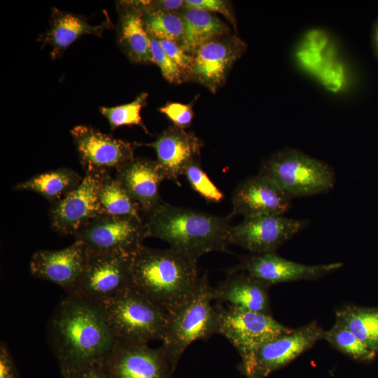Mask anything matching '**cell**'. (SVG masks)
Segmentation results:
<instances>
[{
    "instance_id": "obj_27",
    "label": "cell",
    "mask_w": 378,
    "mask_h": 378,
    "mask_svg": "<svg viewBox=\"0 0 378 378\" xmlns=\"http://www.w3.org/2000/svg\"><path fill=\"white\" fill-rule=\"evenodd\" d=\"M98 198L106 214L143 220L139 205L131 197L116 177L111 176L110 174L100 176Z\"/></svg>"
},
{
    "instance_id": "obj_26",
    "label": "cell",
    "mask_w": 378,
    "mask_h": 378,
    "mask_svg": "<svg viewBox=\"0 0 378 378\" xmlns=\"http://www.w3.org/2000/svg\"><path fill=\"white\" fill-rule=\"evenodd\" d=\"M340 321L360 341L372 350L378 351V308H363L346 305L336 310Z\"/></svg>"
},
{
    "instance_id": "obj_11",
    "label": "cell",
    "mask_w": 378,
    "mask_h": 378,
    "mask_svg": "<svg viewBox=\"0 0 378 378\" xmlns=\"http://www.w3.org/2000/svg\"><path fill=\"white\" fill-rule=\"evenodd\" d=\"M71 134L85 173L108 174L132 161L138 142L131 143L104 134L89 125H77Z\"/></svg>"
},
{
    "instance_id": "obj_34",
    "label": "cell",
    "mask_w": 378,
    "mask_h": 378,
    "mask_svg": "<svg viewBox=\"0 0 378 378\" xmlns=\"http://www.w3.org/2000/svg\"><path fill=\"white\" fill-rule=\"evenodd\" d=\"M185 8H197L208 12L220 13L234 27L236 21L233 17L229 3L223 0H185Z\"/></svg>"
},
{
    "instance_id": "obj_31",
    "label": "cell",
    "mask_w": 378,
    "mask_h": 378,
    "mask_svg": "<svg viewBox=\"0 0 378 378\" xmlns=\"http://www.w3.org/2000/svg\"><path fill=\"white\" fill-rule=\"evenodd\" d=\"M184 176L192 188L206 201L217 203L223 200L224 194L202 169L199 160L192 162L187 167Z\"/></svg>"
},
{
    "instance_id": "obj_18",
    "label": "cell",
    "mask_w": 378,
    "mask_h": 378,
    "mask_svg": "<svg viewBox=\"0 0 378 378\" xmlns=\"http://www.w3.org/2000/svg\"><path fill=\"white\" fill-rule=\"evenodd\" d=\"M88 253L78 241L59 250H41L31 256V274L38 279L57 284L66 295L70 294L78 283L85 267Z\"/></svg>"
},
{
    "instance_id": "obj_23",
    "label": "cell",
    "mask_w": 378,
    "mask_h": 378,
    "mask_svg": "<svg viewBox=\"0 0 378 378\" xmlns=\"http://www.w3.org/2000/svg\"><path fill=\"white\" fill-rule=\"evenodd\" d=\"M111 25L108 19L99 25H91L81 15L52 8L50 27L39 36L37 41L42 44V47H51L50 56L55 59L59 57L69 46L83 35L100 36Z\"/></svg>"
},
{
    "instance_id": "obj_28",
    "label": "cell",
    "mask_w": 378,
    "mask_h": 378,
    "mask_svg": "<svg viewBox=\"0 0 378 378\" xmlns=\"http://www.w3.org/2000/svg\"><path fill=\"white\" fill-rule=\"evenodd\" d=\"M143 10L145 29L149 36L157 40H168L180 44L184 24L180 14L161 9L152 8L147 1H139Z\"/></svg>"
},
{
    "instance_id": "obj_25",
    "label": "cell",
    "mask_w": 378,
    "mask_h": 378,
    "mask_svg": "<svg viewBox=\"0 0 378 378\" xmlns=\"http://www.w3.org/2000/svg\"><path fill=\"white\" fill-rule=\"evenodd\" d=\"M81 177L75 171L59 168L35 175L17 183L16 190L35 192L46 198L51 204L56 203L75 190L81 183Z\"/></svg>"
},
{
    "instance_id": "obj_10",
    "label": "cell",
    "mask_w": 378,
    "mask_h": 378,
    "mask_svg": "<svg viewBox=\"0 0 378 378\" xmlns=\"http://www.w3.org/2000/svg\"><path fill=\"white\" fill-rule=\"evenodd\" d=\"M218 334L225 337L237 349L241 360L246 359L264 343L289 328L275 320L271 314L252 312L231 306L216 307Z\"/></svg>"
},
{
    "instance_id": "obj_5",
    "label": "cell",
    "mask_w": 378,
    "mask_h": 378,
    "mask_svg": "<svg viewBox=\"0 0 378 378\" xmlns=\"http://www.w3.org/2000/svg\"><path fill=\"white\" fill-rule=\"evenodd\" d=\"M259 174L272 180L292 198L329 192L335 176L327 163L286 148L262 161Z\"/></svg>"
},
{
    "instance_id": "obj_35",
    "label": "cell",
    "mask_w": 378,
    "mask_h": 378,
    "mask_svg": "<svg viewBox=\"0 0 378 378\" xmlns=\"http://www.w3.org/2000/svg\"><path fill=\"white\" fill-rule=\"evenodd\" d=\"M166 54L185 72L189 78L193 57L186 52L180 46L168 40H158Z\"/></svg>"
},
{
    "instance_id": "obj_8",
    "label": "cell",
    "mask_w": 378,
    "mask_h": 378,
    "mask_svg": "<svg viewBox=\"0 0 378 378\" xmlns=\"http://www.w3.org/2000/svg\"><path fill=\"white\" fill-rule=\"evenodd\" d=\"M325 331L315 321L291 329L259 346L241 360L239 370L246 378H265L324 340Z\"/></svg>"
},
{
    "instance_id": "obj_32",
    "label": "cell",
    "mask_w": 378,
    "mask_h": 378,
    "mask_svg": "<svg viewBox=\"0 0 378 378\" xmlns=\"http://www.w3.org/2000/svg\"><path fill=\"white\" fill-rule=\"evenodd\" d=\"M149 38L154 63L159 66L164 79L170 83L176 84L188 80V76L166 54L158 41L151 36H149Z\"/></svg>"
},
{
    "instance_id": "obj_20",
    "label": "cell",
    "mask_w": 378,
    "mask_h": 378,
    "mask_svg": "<svg viewBox=\"0 0 378 378\" xmlns=\"http://www.w3.org/2000/svg\"><path fill=\"white\" fill-rule=\"evenodd\" d=\"M115 177L139 205L143 216L164 202L160 187L165 177L156 160L134 158L116 171Z\"/></svg>"
},
{
    "instance_id": "obj_38",
    "label": "cell",
    "mask_w": 378,
    "mask_h": 378,
    "mask_svg": "<svg viewBox=\"0 0 378 378\" xmlns=\"http://www.w3.org/2000/svg\"><path fill=\"white\" fill-rule=\"evenodd\" d=\"M147 4L152 8L179 13L185 8L184 0H158L147 1Z\"/></svg>"
},
{
    "instance_id": "obj_4",
    "label": "cell",
    "mask_w": 378,
    "mask_h": 378,
    "mask_svg": "<svg viewBox=\"0 0 378 378\" xmlns=\"http://www.w3.org/2000/svg\"><path fill=\"white\" fill-rule=\"evenodd\" d=\"M213 288L207 273H204L193 293L168 314L162 346L176 367L190 344L218 334V311L211 303Z\"/></svg>"
},
{
    "instance_id": "obj_19",
    "label": "cell",
    "mask_w": 378,
    "mask_h": 378,
    "mask_svg": "<svg viewBox=\"0 0 378 378\" xmlns=\"http://www.w3.org/2000/svg\"><path fill=\"white\" fill-rule=\"evenodd\" d=\"M139 146L153 148L165 179L180 186L179 178L187 167L199 160L203 144L192 132L171 125L150 143H139Z\"/></svg>"
},
{
    "instance_id": "obj_15",
    "label": "cell",
    "mask_w": 378,
    "mask_h": 378,
    "mask_svg": "<svg viewBox=\"0 0 378 378\" xmlns=\"http://www.w3.org/2000/svg\"><path fill=\"white\" fill-rule=\"evenodd\" d=\"M246 50V43L236 35H226L205 43L192 55L189 78L215 93L224 85L234 64Z\"/></svg>"
},
{
    "instance_id": "obj_24",
    "label": "cell",
    "mask_w": 378,
    "mask_h": 378,
    "mask_svg": "<svg viewBox=\"0 0 378 378\" xmlns=\"http://www.w3.org/2000/svg\"><path fill=\"white\" fill-rule=\"evenodd\" d=\"M184 30L180 47L193 53L202 46L227 35L228 27L211 13L197 8H184L179 13Z\"/></svg>"
},
{
    "instance_id": "obj_39",
    "label": "cell",
    "mask_w": 378,
    "mask_h": 378,
    "mask_svg": "<svg viewBox=\"0 0 378 378\" xmlns=\"http://www.w3.org/2000/svg\"><path fill=\"white\" fill-rule=\"evenodd\" d=\"M374 40H375V46L378 52V27L376 29Z\"/></svg>"
},
{
    "instance_id": "obj_37",
    "label": "cell",
    "mask_w": 378,
    "mask_h": 378,
    "mask_svg": "<svg viewBox=\"0 0 378 378\" xmlns=\"http://www.w3.org/2000/svg\"><path fill=\"white\" fill-rule=\"evenodd\" d=\"M67 378H112L102 363L85 367L70 374Z\"/></svg>"
},
{
    "instance_id": "obj_13",
    "label": "cell",
    "mask_w": 378,
    "mask_h": 378,
    "mask_svg": "<svg viewBox=\"0 0 378 378\" xmlns=\"http://www.w3.org/2000/svg\"><path fill=\"white\" fill-rule=\"evenodd\" d=\"M308 224L307 220L290 218L284 215L246 218L232 226L230 244L239 246L252 254L274 253Z\"/></svg>"
},
{
    "instance_id": "obj_22",
    "label": "cell",
    "mask_w": 378,
    "mask_h": 378,
    "mask_svg": "<svg viewBox=\"0 0 378 378\" xmlns=\"http://www.w3.org/2000/svg\"><path fill=\"white\" fill-rule=\"evenodd\" d=\"M117 5V43L120 48L132 62L155 64L139 1H121Z\"/></svg>"
},
{
    "instance_id": "obj_36",
    "label": "cell",
    "mask_w": 378,
    "mask_h": 378,
    "mask_svg": "<svg viewBox=\"0 0 378 378\" xmlns=\"http://www.w3.org/2000/svg\"><path fill=\"white\" fill-rule=\"evenodd\" d=\"M0 378H18L14 360L3 342L0 345Z\"/></svg>"
},
{
    "instance_id": "obj_6",
    "label": "cell",
    "mask_w": 378,
    "mask_h": 378,
    "mask_svg": "<svg viewBox=\"0 0 378 378\" xmlns=\"http://www.w3.org/2000/svg\"><path fill=\"white\" fill-rule=\"evenodd\" d=\"M102 308L115 340L148 344L164 336L168 314L134 286Z\"/></svg>"
},
{
    "instance_id": "obj_21",
    "label": "cell",
    "mask_w": 378,
    "mask_h": 378,
    "mask_svg": "<svg viewBox=\"0 0 378 378\" xmlns=\"http://www.w3.org/2000/svg\"><path fill=\"white\" fill-rule=\"evenodd\" d=\"M269 286L248 273L231 269L213 288L214 300L244 310L270 314Z\"/></svg>"
},
{
    "instance_id": "obj_16",
    "label": "cell",
    "mask_w": 378,
    "mask_h": 378,
    "mask_svg": "<svg viewBox=\"0 0 378 378\" xmlns=\"http://www.w3.org/2000/svg\"><path fill=\"white\" fill-rule=\"evenodd\" d=\"M342 262L307 265L287 260L275 252L244 256L233 269L243 271L267 286L319 278L340 269Z\"/></svg>"
},
{
    "instance_id": "obj_12",
    "label": "cell",
    "mask_w": 378,
    "mask_h": 378,
    "mask_svg": "<svg viewBox=\"0 0 378 378\" xmlns=\"http://www.w3.org/2000/svg\"><path fill=\"white\" fill-rule=\"evenodd\" d=\"M102 363L112 378H172L176 369L162 346L119 340Z\"/></svg>"
},
{
    "instance_id": "obj_9",
    "label": "cell",
    "mask_w": 378,
    "mask_h": 378,
    "mask_svg": "<svg viewBox=\"0 0 378 378\" xmlns=\"http://www.w3.org/2000/svg\"><path fill=\"white\" fill-rule=\"evenodd\" d=\"M88 253L135 254L146 238L144 222L130 216L103 214L74 236Z\"/></svg>"
},
{
    "instance_id": "obj_29",
    "label": "cell",
    "mask_w": 378,
    "mask_h": 378,
    "mask_svg": "<svg viewBox=\"0 0 378 378\" xmlns=\"http://www.w3.org/2000/svg\"><path fill=\"white\" fill-rule=\"evenodd\" d=\"M324 340L342 353L356 360H370L375 355V351L360 341L340 321L325 331Z\"/></svg>"
},
{
    "instance_id": "obj_2",
    "label": "cell",
    "mask_w": 378,
    "mask_h": 378,
    "mask_svg": "<svg viewBox=\"0 0 378 378\" xmlns=\"http://www.w3.org/2000/svg\"><path fill=\"white\" fill-rule=\"evenodd\" d=\"M232 218L163 202L144 215L143 222L146 237L162 239L170 248L198 260L207 253L226 250Z\"/></svg>"
},
{
    "instance_id": "obj_1",
    "label": "cell",
    "mask_w": 378,
    "mask_h": 378,
    "mask_svg": "<svg viewBox=\"0 0 378 378\" xmlns=\"http://www.w3.org/2000/svg\"><path fill=\"white\" fill-rule=\"evenodd\" d=\"M48 338L62 376L102 363L115 342L102 307L66 295L55 309Z\"/></svg>"
},
{
    "instance_id": "obj_3",
    "label": "cell",
    "mask_w": 378,
    "mask_h": 378,
    "mask_svg": "<svg viewBox=\"0 0 378 378\" xmlns=\"http://www.w3.org/2000/svg\"><path fill=\"white\" fill-rule=\"evenodd\" d=\"M197 260L170 248L142 245L134 256V287L167 314L181 306L195 291L200 276Z\"/></svg>"
},
{
    "instance_id": "obj_14",
    "label": "cell",
    "mask_w": 378,
    "mask_h": 378,
    "mask_svg": "<svg viewBox=\"0 0 378 378\" xmlns=\"http://www.w3.org/2000/svg\"><path fill=\"white\" fill-rule=\"evenodd\" d=\"M100 176L85 173L75 190L51 204L49 218L57 232L74 236L93 219L105 214L98 198Z\"/></svg>"
},
{
    "instance_id": "obj_30",
    "label": "cell",
    "mask_w": 378,
    "mask_h": 378,
    "mask_svg": "<svg viewBox=\"0 0 378 378\" xmlns=\"http://www.w3.org/2000/svg\"><path fill=\"white\" fill-rule=\"evenodd\" d=\"M148 94L142 92L127 104L113 107H100L102 115L108 120L112 130L124 125H138L148 133L141 117V110L147 104Z\"/></svg>"
},
{
    "instance_id": "obj_17",
    "label": "cell",
    "mask_w": 378,
    "mask_h": 378,
    "mask_svg": "<svg viewBox=\"0 0 378 378\" xmlns=\"http://www.w3.org/2000/svg\"><path fill=\"white\" fill-rule=\"evenodd\" d=\"M292 199L272 180L258 174L246 178L235 188L230 215L234 217L240 214L244 218L284 215L290 207Z\"/></svg>"
},
{
    "instance_id": "obj_33",
    "label": "cell",
    "mask_w": 378,
    "mask_h": 378,
    "mask_svg": "<svg viewBox=\"0 0 378 378\" xmlns=\"http://www.w3.org/2000/svg\"><path fill=\"white\" fill-rule=\"evenodd\" d=\"M159 111L164 114L174 125L182 129L188 127L194 117L192 104L169 102L160 107Z\"/></svg>"
},
{
    "instance_id": "obj_7",
    "label": "cell",
    "mask_w": 378,
    "mask_h": 378,
    "mask_svg": "<svg viewBox=\"0 0 378 378\" xmlns=\"http://www.w3.org/2000/svg\"><path fill=\"white\" fill-rule=\"evenodd\" d=\"M134 254L88 253L83 273L69 295L103 307L133 287Z\"/></svg>"
}]
</instances>
